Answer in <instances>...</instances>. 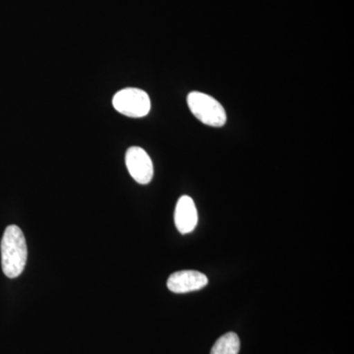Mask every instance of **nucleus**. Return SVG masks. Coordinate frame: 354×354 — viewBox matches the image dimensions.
<instances>
[{
  "mask_svg": "<svg viewBox=\"0 0 354 354\" xmlns=\"http://www.w3.org/2000/svg\"><path fill=\"white\" fill-rule=\"evenodd\" d=\"M114 109L128 118H144L151 111V100L145 91L137 88H127L114 95Z\"/></svg>",
  "mask_w": 354,
  "mask_h": 354,
  "instance_id": "obj_3",
  "label": "nucleus"
},
{
  "mask_svg": "<svg viewBox=\"0 0 354 354\" xmlns=\"http://www.w3.org/2000/svg\"><path fill=\"white\" fill-rule=\"evenodd\" d=\"M2 271L9 279L18 278L24 271L28 259V248L22 230L17 225H9L1 239Z\"/></svg>",
  "mask_w": 354,
  "mask_h": 354,
  "instance_id": "obj_1",
  "label": "nucleus"
},
{
  "mask_svg": "<svg viewBox=\"0 0 354 354\" xmlns=\"http://www.w3.org/2000/svg\"><path fill=\"white\" fill-rule=\"evenodd\" d=\"M241 349V341L235 333H227L221 335L214 344L211 354H239Z\"/></svg>",
  "mask_w": 354,
  "mask_h": 354,
  "instance_id": "obj_7",
  "label": "nucleus"
},
{
  "mask_svg": "<svg viewBox=\"0 0 354 354\" xmlns=\"http://www.w3.org/2000/svg\"><path fill=\"white\" fill-rule=\"evenodd\" d=\"M174 223L181 234L192 232L198 223V213L195 203L189 196H181L176 203Z\"/></svg>",
  "mask_w": 354,
  "mask_h": 354,
  "instance_id": "obj_6",
  "label": "nucleus"
},
{
  "mask_svg": "<svg viewBox=\"0 0 354 354\" xmlns=\"http://www.w3.org/2000/svg\"><path fill=\"white\" fill-rule=\"evenodd\" d=\"M191 113L198 120L212 127H223L227 123V113L220 102L201 92H191L187 97Z\"/></svg>",
  "mask_w": 354,
  "mask_h": 354,
  "instance_id": "obj_2",
  "label": "nucleus"
},
{
  "mask_svg": "<svg viewBox=\"0 0 354 354\" xmlns=\"http://www.w3.org/2000/svg\"><path fill=\"white\" fill-rule=\"evenodd\" d=\"M125 164L130 176L139 184L151 183L153 176V165L150 156L140 147H131L125 155Z\"/></svg>",
  "mask_w": 354,
  "mask_h": 354,
  "instance_id": "obj_4",
  "label": "nucleus"
},
{
  "mask_svg": "<svg viewBox=\"0 0 354 354\" xmlns=\"http://www.w3.org/2000/svg\"><path fill=\"white\" fill-rule=\"evenodd\" d=\"M206 274L192 270L174 272L167 279V288L174 293H187L199 290L208 285Z\"/></svg>",
  "mask_w": 354,
  "mask_h": 354,
  "instance_id": "obj_5",
  "label": "nucleus"
}]
</instances>
